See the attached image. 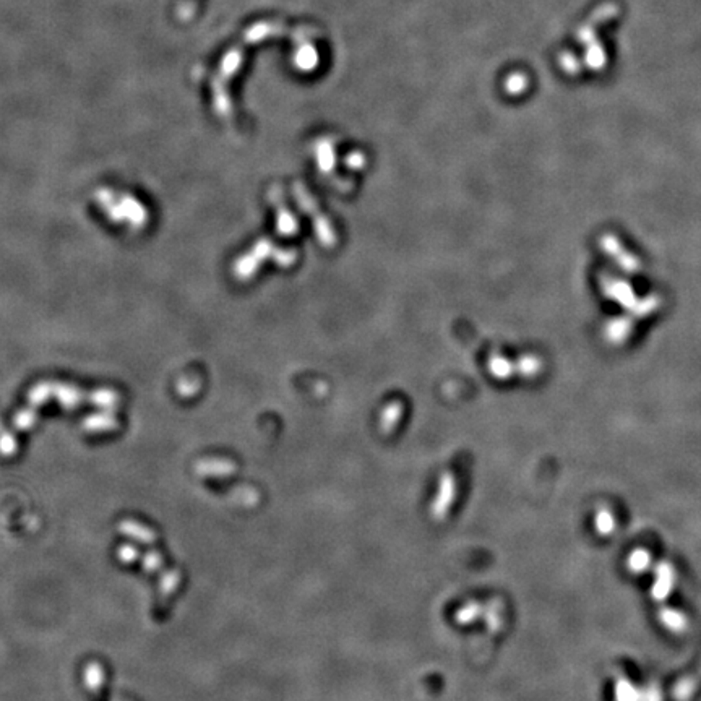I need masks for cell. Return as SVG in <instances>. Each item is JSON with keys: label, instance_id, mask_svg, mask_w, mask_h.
<instances>
[{"label": "cell", "instance_id": "cell-2", "mask_svg": "<svg viewBox=\"0 0 701 701\" xmlns=\"http://www.w3.org/2000/svg\"><path fill=\"white\" fill-rule=\"evenodd\" d=\"M84 687L89 691H100L106 682V672L100 663H89L83 671Z\"/></svg>", "mask_w": 701, "mask_h": 701}, {"label": "cell", "instance_id": "cell-3", "mask_svg": "<svg viewBox=\"0 0 701 701\" xmlns=\"http://www.w3.org/2000/svg\"><path fill=\"white\" fill-rule=\"evenodd\" d=\"M234 470L235 468L226 461H203L196 466V472H198L200 476H209V477L227 476V474H231Z\"/></svg>", "mask_w": 701, "mask_h": 701}, {"label": "cell", "instance_id": "cell-5", "mask_svg": "<svg viewBox=\"0 0 701 701\" xmlns=\"http://www.w3.org/2000/svg\"><path fill=\"white\" fill-rule=\"evenodd\" d=\"M163 564H164V559L158 551H148L145 555L141 557L143 570L148 571V573H156V571L163 566Z\"/></svg>", "mask_w": 701, "mask_h": 701}, {"label": "cell", "instance_id": "cell-4", "mask_svg": "<svg viewBox=\"0 0 701 701\" xmlns=\"http://www.w3.org/2000/svg\"><path fill=\"white\" fill-rule=\"evenodd\" d=\"M182 575L179 573V570H166L159 578V589L163 595H172L174 591L181 584Z\"/></svg>", "mask_w": 701, "mask_h": 701}, {"label": "cell", "instance_id": "cell-6", "mask_svg": "<svg viewBox=\"0 0 701 701\" xmlns=\"http://www.w3.org/2000/svg\"><path fill=\"white\" fill-rule=\"evenodd\" d=\"M117 557L122 564L130 565L133 562L140 559V551H138V547L133 546V544H122V546L117 549Z\"/></svg>", "mask_w": 701, "mask_h": 701}, {"label": "cell", "instance_id": "cell-1", "mask_svg": "<svg viewBox=\"0 0 701 701\" xmlns=\"http://www.w3.org/2000/svg\"><path fill=\"white\" fill-rule=\"evenodd\" d=\"M119 531L127 538L133 539L135 542L140 544H154L156 539H158V534L154 533L153 529H150L148 526L137 523L133 520H125L119 525Z\"/></svg>", "mask_w": 701, "mask_h": 701}]
</instances>
